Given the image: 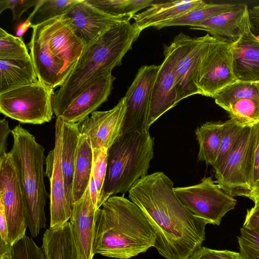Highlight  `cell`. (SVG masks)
<instances>
[{"label":"cell","mask_w":259,"mask_h":259,"mask_svg":"<svg viewBox=\"0 0 259 259\" xmlns=\"http://www.w3.org/2000/svg\"><path fill=\"white\" fill-rule=\"evenodd\" d=\"M190 28L205 31L217 40L231 45L253 29L246 4H237L232 9L190 26Z\"/></svg>","instance_id":"cell-18"},{"label":"cell","mask_w":259,"mask_h":259,"mask_svg":"<svg viewBox=\"0 0 259 259\" xmlns=\"http://www.w3.org/2000/svg\"><path fill=\"white\" fill-rule=\"evenodd\" d=\"M0 59L31 60L23 39L0 28Z\"/></svg>","instance_id":"cell-35"},{"label":"cell","mask_w":259,"mask_h":259,"mask_svg":"<svg viewBox=\"0 0 259 259\" xmlns=\"http://www.w3.org/2000/svg\"><path fill=\"white\" fill-rule=\"evenodd\" d=\"M98 11L113 16L135 15L139 11L148 8L154 0H84Z\"/></svg>","instance_id":"cell-31"},{"label":"cell","mask_w":259,"mask_h":259,"mask_svg":"<svg viewBox=\"0 0 259 259\" xmlns=\"http://www.w3.org/2000/svg\"><path fill=\"white\" fill-rule=\"evenodd\" d=\"M0 235L1 241L9 245L7 220L4 207L1 202H0Z\"/></svg>","instance_id":"cell-44"},{"label":"cell","mask_w":259,"mask_h":259,"mask_svg":"<svg viewBox=\"0 0 259 259\" xmlns=\"http://www.w3.org/2000/svg\"><path fill=\"white\" fill-rule=\"evenodd\" d=\"M81 134L78 123L63 121L61 148V163L63 172L66 195L73 208L72 187L77 148Z\"/></svg>","instance_id":"cell-24"},{"label":"cell","mask_w":259,"mask_h":259,"mask_svg":"<svg viewBox=\"0 0 259 259\" xmlns=\"http://www.w3.org/2000/svg\"><path fill=\"white\" fill-rule=\"evenodd\" d=\"M125 112L123 97L113 108L96 111L78 122L80 134L90 138L93 150L108 149L122 134Z\"/></svg>","instance_id":"cell-16"},{"label":"cell","mask_w":259,"mask_h":259,"mask_svg":"<svg viewBox=\"0 0 259 259\" xmlns=\"http://www.w3.org/2000/svg\"><path fill=\"white\" fill-rule=\"evenodd\" d=\"M206 3L202 0L157 1L144 11L133 17V24L141 32L149 27H155Z\"/></svg>","instance_id":"cell-23"},{"label":"cell","mask_w":259,"mask_h":259,"mask_svg":"<svg viewBox=\"0 0 259 259\" xmlns=\"http://www.w3.org/2000/svg\"><path fill=\"white\" fill-rule=\"evenodd\" d=\"M54 59L65 64L71 73L84 46L76 36L65 15L32 28Z\"/></svg>","instance_id":"cell-12"},{"label":"cell","mask_w":259,"mask_h":259,"mask_svg":"<svg viewBox=\"0 0 259 259\" xmlns=\"http://www.w3.org/2000/svg\"><path fill=\"white\" fill-rule=\"evenodd\" d=\"M174 188L168 176L156 171L138 180L128 197L146 217L160 255L166 259H189L205 240L207 223L189 210Z\"/></svg>","instance_id":"cell-1"},{"label":"cell","mask_w":259,"mask_h":259,"mask_svg":"<svg viewBox=\"0 0 259 259\" xmlns=\"http://www.w3.org/2000/svg\"><path fill=\"white\" fill-rule=\"evenodd\" d=\"M12 248L10 250H8L4 252L0 253L1 257L0 259H13L12 253H11Z\"/></svg>","instance_id":"cell-48"},{"label":"cell","mask_w":259,"mask_h":259,"mask_svg":"<svg viewBox=\"0 0 259 259\" xmlns=\"http://www.w3.org/2000/svg\"><path fill=\"white\" fill-rule=\"evenodd\" d=\"M141 32L133 23L121 22L84 47L71 73L54 95L52 105L56 117L96 79L111 73L115 67L121 64Z\"/></svg>","instance_id":"cell-3"},{"label":"cell","mask_w":259,"mask_h":259,"mask_svg":"<svg viewBox=\"0 0 259 259\" xmlns=\"http://www.w3.org/2000/svg\"><path fill=\"white\" fill-rule=\"evenodd\" d=\"M243 226L252 228H259V201L247 210Z\"/></svg>","instance_id":"cell-42"},{"label":"cell","mask_w":259,"mask_h":259,"mask_svg":"<svg viewBox=\"0 0 259 259\" xmlns=\"http://www.w3.org/2000/svg\"><path fill=\"white\" fill-rule=\"evenodd\" d=\"M13 259H46L41 248L25 235L12 246Z\"/></svg>","instance_id":"cell-37"},{"label":"cell","mask_w":259,"mask_h":259,"mask_svg":"<svg viewBox=\"0 0 259 259\" xmlns=\"http://www.w3.org/2000/svg\"><path fill=\"white\" fill-rule=\"evenodd\" d=\"M259 97L255 83L237 80L219 91L213 97L215 103L227 112L235 101L244 98Z\"/></svg>","instance_id":"cell-32"},{"label":"cell","mask_w":259,"mask_h":259,"mask_svg":"<svg viewBox=\"0 0 259 259\" xmlns=\"http://www.w3.org/2000/svg\"><path fill=\"white\" fill-rule=\"evenodd\" d=\"M232 46L234 71L237 79L259 82V36L251 31Z\"/></svg>","instance_id":"cell-22"},{"label":"cell","mask_w":259,"mask_h":259,"mask_svg":"<svg viewBox=\"0 0 259 259\" xmlns=\"http://www.w3.org/2000/svg\"><path fill=\"white\" fill-rule=\"evenodd\" d=\"M13 145L9 152L15 165L23 192L28 227L32 237L46 227V191L44 164L45 148L20 124L11 130Z\"/></svg>","instance_id":"cell-4"},{"label":"cell","mask_w":259,"mask_h":259,"mask_svg":"<svg viewBox=\"0 0 259 259\" xmlns=\"http://www.w3.org/2000/svg\"><path fill=\"white\" fill-rule=\"evenodd\" d=\"M63 121L56 118L55 145L46 158V176L50 182V228L60 227L70 220L72 207L66 195L64 177L61 163Z\"/></svg>","instance_id":"cell-14"},{"label":"cell","mask_w":259,"mask_h":259,"mask_svg":"<svg viewBox=\"0 0 259 259\" xmlns=\"http://www.w3.org/2000/svg\"><path fill=\"white\" fill-rule=\"evenodd\" d=\"M164 59L155 79L151 92L148 128L161 115L178 103L177 79L175 66L176 61V47L172 42L163 45Z\"/></svg>","instance_id":"cell-15"},{"label":"cell","mask_w":259,"mask_h":259,"mask_svg":"<svg viewBox=\"0 0 259 259\" xmlns=\"http://www.w3.org/2000/svg\"><path fill=\"white\" fill-rule=\"evenodd\" d=\"M54 89L38 80L0 93V112L22 123L41 124L51 121Z\"/></svg>","instance_id":"cell-6"},{"label":"cell","mask_w":259,"mask_h":259,"mask_svg":"<svg viewBox=\"0 0 259 259\" xmlns=\"http://www.w3.org/2000/svg\"><path fill=\"white\" fill-rule=\"evenodd\" d=\"M154 141L149 131L122 134L107 149V166L99 207L110 197L125 194L147 175L153 158Z\"/></svg>","instance_id":"cell-5"},{"label":"cell","mask_w":259,"mask_h":259,"mask_svg":"<svg viewBox=\"0 0 259 259\" xmlns=\"http://www.w3.org/2000/svg\"><path fill=\"white\" fill-rule=\"evenodd\" d=\"M97 210L92 202L89 188L83 197L73 204L69 222L78 259H93L94 227Z\"/></svg>","instance_id":"cell-19"},{"label":"cell","mask_w":259,"mask_h":259,"mask_svg":"<svg viewBox=\"0 0 259 259\" xmlns=\"http://www.w3.org/2000/svg\"><path fill=\"white\" fill-rule=\"evenodd\" d=\"M189 259H242L239 252L201 247Z\"/></svg>","instance_id":"cell-41"},{"label":"cell","mask_w":259,"mask_h":259,"mask_svg":"<svg viewBox=\"0 0 259 259\" xmlns=\"http://www.w3.org/2000/svg\"><path fill=\"white\" fill-rule=\"evenodd\" d=\"M242 259H259V231L242 226L238 237Z\"/></svg>","instance_id":"cell-36"},{"label":"cell","mask_w":259,"mask_h":259,"mask_svg":"<svg viewBox=\"0 0 259 259\" xmlns=\"http://www.w3.org/2000/svg\"><path fill=\"white\" fill-rule=\"evenodd\" d=\"M65 15L73 31L84 47L113 26L121 22H130L134 16L107 15L89 5L84 0H79Z\"/></svg>","instance_id":"cell-17"},{"label":"cell","mask_w":259,"mask_h":259,"mask_svg":"<svg viewBox=\"0 0 259 259\" xmlns=\"http://www.w3.org/2000/svg\"><path fill=\"white\" fill-rule=\"evenodd\" d=\"M79 0H38L27 19L30 27L37 26L46 22L65 15Z\"/></svg>","instance_id":"cell-30"},{"label":"cell","mask_w":259,"mask_h":259,"mask_svg":"<svg viewBox=\"0 0 259 259\" xmlns=\"http://www.w3.org/2000/svg\"><path fill=\"white\" fill-rule=\"evenodd\" d=\"M245 128L241 127L230 118L223 122L221 145L216 161L212 166L217 168L234 150Z\"/></svg>","instance_id":"cell-34"},{"label":"cell","mask_w":259,"mask_h":259,"mask_svg":"<svg viewBox=\"0 0 259 259\" xmlns=\"http://www.w3.org/2000/svg\"><path fill=\"white\" fill-rule=\"evenodd\" d=\"M230 118L243 128L251 127L259 122V97L244 98L231 104Z\"/></svg>","instance_id":"cell-33"},{"label":"cell","mask_w":259,"mask_h":259,"mask_svg":"<svg viewBox=\"0 0 259 259\" xmlns=\"http://www.w3.org/2000/svg\"><path fill=\"white\" fill-rule=\"evenodd\" d=\"M249 13L253 28L259 33V3L249 10Z\"/></svg>","instance_id":"cell-45"},{"label":"cell","mask_w":259,"mask_h":259,"mask_svg":"<svg viewBox=\"0 0 259 259\" xmlns=\"http://www.w3.org/2000/svg\"><path fill=\"white\" fill-rule=\"evenodd\" d=\"M107 166V149L93 150L92 175L94 179L98 195V208L105 182Z\"/></svg>","instance_id":"cell-38"},{"label":"cell","mask_w":259,"mask_h":259,"mask_svg":"<svg viewBox=\"0 0 259 259\" xmlns=\"http://www.w3.org/2000/svg\"><path fill=\"white\" fill-rule=\"evenodd\" d=\"M155 236L146 217L123 196L109 197L96 211L94 253L128 259L154 247Z\"/></svg>","instance_id":"cell-2"},{"label":"cell","mask_w":259,"mask_h":259,"mask_svg":"<svg viewBox=\"0 0 259 259\" xmlns=\"http://www.w3.org/2000/svg\"><path fill=\"white\" fill-rule=\"evenodd\" d=\"M38 0H0V14L7 9L12 12V21L19 19L28 9L36 5Z\"/></svg>","instance_id":"cell-40"},{"label":"cell","mask_w":259,"mask_h":259,"mask_svg":"<svg viewBox=\"0 0 259 259\" xmlns=\"http://www.w3.org/2000/svg\"><path fill=\"white\" fill-rule=\"evenodd\" d=\"M256 85L257 86L258 88L259 89V82L255 83Z\"/></svg>","instance_id":"cell-49"},{"label":"cell","mask_w":259,"mask_h":259,"mask_svg":"<svg viewBox=\"0 0 259 259\" xmlns=\"http://www.w3.org/2000/svg\"><path fill=\"white\" fill-rule=\"evenodd\" d=\"M174 190L183 204L195 217L207 224L220 225L223 218L235 208L237 201L223 191L210 177L198 184Z\"/></svg>","instance_id":"cell-7"},{"label":"cell","mask_w":259,"mask_h":259,"mask_svg":"<svg viewBox=\"0 0 259 259\" xmlns=\"http://www.w3.org/2000/svg\"><path fill=\"white\" fill-rule=\"evenodd\" d=\"M236 4L206 3L154 28L160 29L171 26H193L207 19L232 9Z\"/></svg>","instance_id":"cell-29"},{"label":"cell","mask_w":259,"mask_h":259,"mask_svg":"<svg viewBox=\"0 0 259 259\" xmlns=\"http://www.w3.org/2000/svg\"><path fill=\"white\" fill-rule=\"evenodd\" d=\"M11 130L10 128L9 122L5 118L0 120V156L4 154L7 149V139Z\"/></svg>","instance_id":"cell-43"},{"label":"cell","mask_w":259,"mask_h":259,"mask_svg":"<svg viewBox=\"0 0 259 259\" xmlns=\"http://www.w3.org/2000/svg\"><path fill=\"white\" fill-rule=\"evenodd\" d=\"M0 202L7 218L9 244L12 246L26 235L28 224L21 186L9 152L0 156Z\"/></svg>","instance_id":"cell-10"},{"label":"cell","mask_w":259,"mask_h":259,"mask_svg":"<svg viewBox=\"0 0 259 259\" xmlns=\"http://www.w3.org/2000/svg\"><path fill=\"white\" fill-rule=\"evenodd\" d=\"M115 79L111 73L98 78L71 102L59 117L67 123L83 120L107 100Z\"/></svg>","instance_id":"cell-20"},{"label":"cell","mask_w":259,"mask_h":259,"mask_svg":"<svg viewBox=\"0 0 259 259\" xmlns=\"http://www.w3.org/2000/svg\"><path fill=\"white\" fill-rule=\"evenodd\" d=\"M93 149L90 138L80 135L74 167L72 187L73 204L80 200L89 188L92 172Z\"/></svg>","instance_id":"cell-26"},{"label":"cell","mask_w":259,"mask_h":259,"mask_svg":"<svg viewBox=\"0 0 259 259\" xmlns=\"http://www.w3.org/2000/svg\"><path fill=\"white\" fill-rule=\"evenodd\" d=\"M223 128V122L207 121L196 129L199 161L212 166L214 165L220 147Z\"/></svg>","instance_id":"cell-28"},{"label":"cell","mask_w":259,"mask_h":259,"mask_svg":"<svg viewBox=\"0 0 259 259\" xmlns=\"http://www.w3.org/2000/svg\"><path fill=\"white\" fill-rule=\"evenodd\" d=\"M31 60L0 59V93L38 80Z\"/></svg>","instance_id":"cell-27"},{"label":"cell","mask_w":259,"mask_h":259,"mask_svg":"<svg viewBox=\"0 0 259 259\" xmlns=\"http://www.w3.org/2000/svg\"><path fill=\"white\" fill-rule=\"evenodd\" d=\"M253 126L246 127L237 145L215 169V183L232 196L249 197L251 191Z\"/></svg>","instance_id":"cell-8"},{"label":"cell","mask_w":259,"mask_h":259,"mask_svg":"<svg viewBox=\"0 0 259 259\" xmlns=\"http://www.w3.org/2000/svg\"><path fill=\"white\" fill-rule=\"evenodd\" d=\"M89 189L91 195V198L92 199V202L96 207V208L98 209V192L95 184V182L94 179L92 176H91L89 186Z\"/></svg>","instance_id":"cell-46"},{"label":"cell","mask_w":259,"mask_h":259,"mask_svg":"<svg viewBox=\"0 0 259 259\" xmlns=\"http://www.w3.org/2000/svg\"><path fill=\"white\" fill-rule=\"evenodd\" d=\"M214 39L208 33L191 37L181 32L174 37L178 103L192 95H201L198 85V72L203 57Z\"/></svg>","instance_id":"cell-9"},{"label":"cell","mask_w":259,"mask_h":259,"mask_svg":"<svg viewBox=\"0 0 259 259\" xmlns=\"http://www.w3.org/2000/svg\"><path fill=\"white\" fill-rule=\"evenodd\" d=\"M28 45L38 79L54 89L61 87L71 73L65 64L50 55L33 29Z\"/></svg>","instance_id":"cell-21"},{"label":"cell","mask_w":259,"mask_h":259,"mask_svg":"<svg viewBox=\"0 0 259 259\" xmlns=\"http://www.w3.org/2000/svg\"><path fill=\"white\" fill-rule=\"evenodd\" d=\"M41 248L46 259H78L70 222L47 229L44 233Z\"/></svg>","instance_id":"cell-25"},{"label":"cell","mask_w":259,"mask_h":259,"mask_svg":"<svg viewBox=\"0 0 259 259\" xmlns=\"http://www.w3.org/2000/svg\"><path fill=\"white\" fill-rule=\"evenodd\" d=\"M160 66L144 65L139 69L124 96L126 112L122 134L149 131L147 121L151 92Z\"/></svg>","instance_id":"cell-13"},{"label":"cell","mask_w":259,"mask_h":259,"mask_svg":"<svg viewBox=\"0 0 259 259\" xmlns=\"http://www.w3.org/2000/svg\"><path fill=\"white\" fill-rule=\"evenodd\" d=\"M29 27H30V23L27 20L25 22L22 24L17 29L16 32V36L20 39H22V37L26 30Z\"/></svg>","instance_id":"cell-47"},{"label":"cell","mask_w":259,"mask_h":259,"mask_svg":"<svg viewBox=\"0 0 259 259\" xmlns=\"http://www.w3.org/2000/svg\"><path fill=\"white\" fill-rule=\"evenodd\" d=\"M237 80L232 45L215 39L204 55L199 68L198 85L201 95L213 98L221 90Z\"/></svg>","instance_id":"cell-11"},{"label":"cell","mask_w":259,"mask_h":259,"mask_svg":"<svg viewBox=\"0 0 259 259\" xmlns=\"http://www.w3.org/2000/svg\"><path fill=\"white\" fill-rule=\"evenodd\" d=\"M253 147L251 191L248 198L254 204L259 201V122L253 126Z\"/></svg>","instance_id":"cell-39"}]
</instances>
